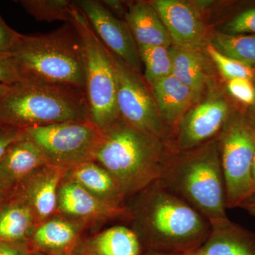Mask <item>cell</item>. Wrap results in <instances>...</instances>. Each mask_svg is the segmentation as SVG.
<instances>
[{
	"mask_svg": "<svg viewBox=\"0 0 255 255\" xmlns=\"http://www.w3.org/2000/svg\"><path fill=\"white\" fill-rule=\"evenodd\" d=\"M11 53L23 81L68 85L85 92L81 39L71 23L49 33L21 34Z\"/></svg>",
	"mask_w": 255,
	"mask_h": 255,
	"instance_id": "5b68a950",
	"label": "cell"
},
{
	"mask_svg": "<svg viewBox=\"0 0 255 255\" xmlns=\"http://www.w3.org/2000/svg\"><path fill=\"white\" fill-rule=\"evenodd\" d=\"M167 152L159 181L217 227L231 221L217 141Z\"/></svg>",
	"mask_w": 255,
	"mask_h": 255,
	"instance_id": "7a4b0ae2",
	"label": "cell"
},
{
	"mask_svg": "<svg viewBox=\"0 0 255 255\" xmlns=\"http://www.w3.org/2000/svg\"><path fill=\"white\" fill-rule=\"evenodd\" d=\"M31 255H45L41 254V253H36V252H35V253H32V254Z\"/></svg>",
	"mask_w": 255,
	"mask_h": 255,
	"instance_id": "60d3db41",
	"label": "cell"
},
{
	"mask_svg": "<svg viewBox=\"0 0 255 255\" xmlns=\"http://www.w3.org/2000/svg\"><path fill=\"white\" fill-rule=\"evenodd\" d=\"M152 95L164 123L179 124L189 107L199 97L187 86L171 75L155 82Z\"/></svg>",
	"mask_w": 255,
	"mask_h": 255,
	"instance_id": "d6986e66",
	"label": "cell"
},
{
	"mask_svg": "<svg viewBox=\"0 0 255 255\" xmlns=\"http://www.w3.org/2000/svg\"><path fill=\"white\" fill-rule=\"evenodd\" d=\"M33 253L28 241H0V255H31Z\"/></svg>",
	"mask_w": 255,
	"mask_h": 255,
	"instance_id": "d6a6232c",
	"label": "cell"
},
{
	"mask_svg": "<svg viewBox=\"0 0 255 255\" xmlns=\"http://www.w3.org/2000/svg\"><path fill=\"white\" fill-rule=\"evenodd\" d=\"M65 172L45 164L16 186L12 194L30 206L38 225L56 214L58 188Z\"/></svg>",
	"mask_w": 255,
	"mask_h": 255,
	"instance_id": "4fadbf2b",
	"label": "cell"
},
{
	"mask_svg": "<svg viewBox=\"0 0 255 255\" xmlns=\"http://www.w3.org/2000/svg\"><path fill=\"white\" fill-rule=\"evenodd\" d=\"M45 164L46 161L41 151L23 135L10 146L0 158V188L8 194H12L21 181Z\"/></svg>",
	"mask_w": 255,
	"mask_h": 255,
	"instance_id": "2e32d148",
	"label": "cell"
},
{
	"mask_svg": "<svg viewBox=\"0 0 255 255\" xmlns=\"http://www.w3.org/2000/svg\"><path fill=\"white\" fill-rule=\"evenodd\" d=\"M55 215L85 226L115 219H129L127 205H112L101 200L65 176L58 188Z\"/></svg>",
	"mask_w": 255,
	"mask_h": 255,
	"instance_id": "8fae6325",
	"label": "cell"
},
{
	"mask_svg": "<svg viewBox=\"0 0 255 255\" xmlns=\"http://www.w3.org/2000/svg\"><path fill=\"white\" fill-rule=\"evenodd\" d=\"M142 255H190L189 253H162V252H150L147 251L142 253Z\"/></svg>",
	"mask_w": 255,
	"mask_h": 255,
	"instance_id": "d590c367",
	"label": "cell"
},
{
	"mask_svg": "<svg viewBox=\"0 0 255 255\" xmlns=\"http://www.w3.org/2000/svg\"><path fill=\"white\" fill-rule=\"evenodd\" d=\"M252 180H253V193L255 191V152L253 157V164H252Z\"/></svg>",
	"mask_w": 255,
	"mask_h": 255,
	"instance_id": "74e56055",
	"label": "cell"
},
{
	"mask_svg": "<svg viewBox=\"0 0 255 255\" xmlns=\"http://www.w3.org/2000/svg\"><path fill=\"white\" fill-rule=\"evenodd\" d=\"M140 60L145 66L146 81L152 86L155 82L172 75L170 47L137 45Z\"/></svg>",
	"mask_w": 255,
	"mask_h": 255,
	"instance_id": "d4e9b609",
	"label": "cell"
},
{
	"mask_svg": "<svg viewBox=\"0 0 255 255\" xmlns=\"http://www.w3.org/2000/svg\"><path fill=\"white\" fill-rule=\"evenodd\" d=\"M253 107H254L255 112H253V117L252 118L251 120L249 121L250 123L251 124V125L253 126V127L255 128V102L254 104H253Z\"/></svg>",
	"mask_w": 255,
	"mask_h": 255,
	"instance_id": "ab89813d",
	"label": "cell"
},
{
	"mask_svg": "<svg viewBox=\"0 0 255 255\" xmlns=\"http://www.w3.org/2000/svg\"><path fill=\"white\" fill-rule=\"evenodd\" d=\"M65 122H91L86 94L77 87L24 80L0 99V127L23 130Z\"/></svg>",
	"mask_w": 255,
	"mask_h": 255,
	"instance_id": "277c9868",
	"label": "cell"
},
{
	"mask_svg": "<svg viewBox=\"0 0 255 255\" xmlns=\"http://www.w3.org/2000/svg\"><path fill=\"white\" fill-rule=\"evenodd\" d=\"M74 1L85 14L96 34L105 46L129 68L141 73L142 62L138 46L125 20L112 14L101 1Z\"/></svg>",
	"mask_w": 255,
	"mask_h": 255,
	"instance_id": "30bf717a",
	"label": "cell"
},
{
	"mask_svg": "<svg viewBox=\"0 0 255 255\" xmlns=\"http://www.w3.org/2000/svg\"><path fill=\"white\" fill-rule=\"evenodd\" d=\"M13 85H6V84L1 83L0 82V99L4 97L6 94L11 90V86Z\"/></svg>",
	"mask_w": 255,
	"mask_h": 255,
	"instance_id": "8d00e7d4",
	"label": "cell"
},
{
	"mask_svg": "<svg viewBox=\"0 0 255 255\" xmlns=\"http://www.w3.org/2000/svg\"><path fill=\"white\" fill-rule=\"evenodd\" d=\"M65 176L78 182L101 200L112 205L125 206V198L114 178L95 161L77 166L65 172Z\"/></svg>",
	"mask_w": 255,
	"mask_h": 255,
	"instance_id": "44dd1931",
	"label": "cell"
},
{
	"mask_svg": "<svg viewBox=\"0 0 255 255\" xmlns=\"http://www.w3.org/2000/svg\"><path fill=\"white\" fill-rule=\"evenodd\" d=\"M190 255H255V233L230 221L212 228L209 236Z\"/></svg>",
	"mask_w": 255,
	"mask_h": 255,
	"instance_id": "e0dca14e",
	"label": "cell"
},
{
	"mask_svg": "<svg viewBox=\"0 0 255 255\" xmlns=\"http://www.w3.org/2000/svg\"><path fill=\"white\" fill-rule=\"evenodd\" d=\"M87 255H142L141 243L132 228L116 226L96 235L85 243Z\"/></svg>",
	"mask_w": 255,
	"mask_h": 255,
	"instance_id": "7402d4cb",
	"label": "cell"
},
{
	"mask_svg": "<svg viewBox=\"0 0 255 255\" xmlns=\"http://www.w3.org/2000/svg\"><path fill=\"white\" fill-rule=\"evenodd\" d=\"M101 2L117 18H119L118 16L125 18L128 8L126 9L124 3L122 1H115V0H105V1H101Z\"/></svg>",
	"mask_w": 255,
	"mask_h": 255,
	"instance_id": "836d02e7",
	"label": "cell"
},
{
	"mask_svg": "<svg viewBox=\"0 0 255 255\" xmlns=\"http://www.w3.org/2000/svg\"><path fill=\"white\" fill-rule=\"evenodd\" d=\"M219 139L227 208H239L253 191L252 164L255 152V128L248 119L237 116L228 119Z\"/></svg>",
	"mask_w": 255,
	"mask_h": 255,
	"instance_id": "ba28073f",
	"label": "cell"
},
{
	"mask_svg": "<svg viewBox=\"0 0 255 255\" xmlns=\"http://www.w3.org/2000/svg\"><path fill=\"white\" fill-rule=\"evenodd\" d=\"M21 33L12 29L0 16V54L11 53L19 41Z\"/></svg>",
	"mask_w": 255,
	"mask_h": 255,
	"instance_id": "4dcf8cb0",
	"label": "cell"
},
{
	"mask_svg": "<svg viewBox=\"0 0 255 255\" xmlns=\"http://www.w3.org/2000/svg\"><path fill=\"white\" fill-rule=\"evenodd\" d=\"M110 53L117 78L119 119L167 145L168 131L166 124L140 74L129 68L112 52Z\"/></svg>",
	"mask_w": 255,
	"mask_h": 255,
	"instance_id": "9c48e42d",
	"label": "cell"
},
{
	"mask_svg": "<svg viewBox=\"0 0 255 255\" xmlns=\"http://www.w3.org/2000/svg\"><path fill=\"white\" fill-rule=\"evenodd\" d=\"M172 75L192 90L198 97L206 83L204 58L200 50L170 47Z\"/></svg>",
	"mask_w": 255,
	"mask_h": 255,
	"instance_id": "603a6c76",
	"label": "cell"
},
{
	"mask_svg": "<svg viewBox=\"0 0 255 255\" xmlns=\"http://www.w3.org/2000/svg\"><path fill=\"white\" fill-rule=\"evenodd\" d=\"M41 151L46 164L68 172L95 161L103 131L92 122H65L23 129Z\"/></svg>",
	"mask_w": 255,
	"mask_h": 255,
	"instance_id": "52a82bcc",
	"label": "cell"
},
{
	"mask_svg": "<svg viewBox=\"0 0 255 255\" xmlns=\"http://www.w3.org/2000/svg\"><path fill=\"white\" fill-rule=\"evenodd\" d=\"M157 10L174 46L200 50L205 40V28L196 10L180 0H157Z\"/></svg>",
	"mask_w": 255,
	"mask_h": 255,
	"instance_id": "5bb4252c",
	"label": "cell"
},
{
	"mask_svg": "<svg viewBox=\"0 0 255 255\" xmlns=\"http://www.w3.org/2000/svg\"><path fill=\"white\" fill-rule=\"evenodd\" d=\"M228 114V103L221 98L209 99L196 106L178 124L174 150H191L211 141L227 122Z\"/></svg>",
	"mask_w": 255,
	"mask_h": 255,
	"instance_id": "7c38bea8",
	"label": "cell"
},
{
	"mask_svg": "<svg viewBox=\"0 0 255 255\" xmlns=\"http://www.w3.org/2000/svg\"><path fill=\"white\" fill-rule=\"evenodd\" d=\"M11 195V194H8L0 188V205Z\"/></svg>",
	"mask_w": 255,
	"mask_h": 255,
	"instance_id": "f35d334b",
	"label": "cell"
},
{
	"mask_svg": "<svg viewBox=\"0 0 255 255\" xmlns=\"http://www.w3.org/2000/svg\"></svg>",
	"mask_w": 255,
	"mask_h": 255,
	"instance_id": "b9f144b4",
	"label": "cell"
},
{
	"mask_svg": "<svg viewBox=\"0 0 255 255\" xmlns=\"http://www.w3.org/2000/svg\"><path fill=\"white\" fill-rule=\"evenodd\" d=\"M70 23L80 35L85 68V94L90 119L105 130L119 119L117 84L110 50L96 34L82 10L73 1Z\"/></svg>",
	"mask_w": 255,
	"mask_h": 255,
	"instance_id": "8992f818",
	"label": "cell"
},
{
	"mask_svg": "<svg viewBox=\"0 0 255 255\" xmlns=\"http://www.w3.org/2000/svg\"><path fill=\"white\" fill-rule=\"evenodd\" d=\"M228 34L255 35V7L243 11L223 26Z\"/></svg>",
	"mask_w": 255,
	"mask_h": 255,
	"instance_id": "83f0119b",
	"label": "cell"
},
{
	"mask_svg": "<svg viewBox=\"0 0 255 255\" xmlns=\"http://www.w3.org/2000/svg\"><path fill=\"white\" fill-rule=\"evenodd\" d=\"M36 21L70 23L73 1L69 0H20L16 1Z\"/></svg>",
	"mask_w": 255,
	"mask_h": 255,
	"instance_id": "484cf974",
	"label": "cell"
},
{
	"mask_svg": "<svg viewBox=\"0 0 255 255\" xmlns=\"http://www.w3.org/2000/svg\"><path fill=\"white\" fill-rule=\"evenodd\" d=\"M30 206L11 194L0 205V241L26 242L38 226Z\"/></svg>",
	"mask_w": 255,
	"mask_h": 255,
	"instance_id": "ffe728a7",
	"label": "cell"
},
{
	"mask_svg": "<svg viewBox=\"0 0 255 255\" xmlns=\"http://www.w3.org/2000/svg\"><path fill=\"white\" fill-rule=\"evenodd\" d=\"M23 136L22 129L0 127V158L4 155L10 146Z\"/></svg>",
	"mask_w": 255,
	"mask_h": 255,
	"instance_id": "1f68e13d",
	"label": "cell"
},
{
	"mask_svg": "<svg viewBox=\"0 0 255 255\" xmlns=\"http://www.w3.org/2000/svg\"><path fill=\"white\" fill-rule=\"evenodd\" d=\"M14 56L11 53L0 54V82L6 85H14L23 82Z\"/></svg>",
	"mask_w": 255,
	"mask_h": 255,
	"instance_id": "f546056e",
	"label": "cell"
},
{
	"mask_svg": "<svg viewBox=\"0 0 255 255\" xmlns=\"http://www.w3.org/2000/svg\"><path fill=\"white\" fill-rule=\"evenodd\" d=\"M130 199L129 219L145 252L190 253L212 229L200 213L159 180Z\"/></svg>",
	"mask_w": 255,
	"mask_h": 255,
	"instance_id": "6da1fadb",
	"label": "cell"
},
{
	"mask_svg": "<svg viewBox=\"0 0 255 255\" xmlns=\"http://www.w3.org/2000/svg\"><path fill=\"white\" fill-rule=\"evenodd\" d=\"M85 226L58 215L38 225L30 236L32 250L45 255H71Z\"/></svg>",
	"mask_w": 255,
	"mask_h": 255,
	"instance_id": "9a60e30c",
	"label": "cell"
},
{
	"mask_svg": "<svg viewBox=\"0 0 255 255\" xmlns=\"http://www.w3.org/2000/svg\"><path fill=\"white\" fill-rule=\"evenodd\" d=\"M206 50L208 54L216 64L220 72L228 80L238 78L248 79L251 80L254 78L255 70L253 67L248 66L223 55L211 43L208 45Z\"/></svg>",
	"mask_w": 255,
	"mask_h": 255,
	"instance_id": "4316f807",
	"label": "cell"
},
{
	"mask_svg": "<svg viewBox=\"0 0 255 255\" xmlns=\"http://www.w3.org/2000/svg\"><path fill=\"white\" fill-rule=\"evenodd\" d=\"M239 208L244 209L251 216L255 218V191L242 203Z\"/></svg>",
	"mask_w": 255,
	"mask_h": 255,
	"instance_id": "e575fe53",
	"label": "cell"
},
{
	"mask_svg": "<svg viewBox=\"0 0 255 255\" xmlns=\"http://www.w3.org/2000/svg\"><path fill=\"white\" fill-rule=\"evenodd\" d=\"M227 89L230 95L242 103L248 105H253L254 104L255 87H253L251 80L244 78L229 80Z\"/></svg>",
	"mask_w": 255,
	"mask_h": 255,
	"instance_id": "f1b7e54d",
	"label": "cell"
},
{
	"mask_svg": "<svg viewBox=\"0 0 255 255\" xmlns=\"http://www.w3.org/2000/svg\"><path fill=\"white\" fill-rule=\"evenodd\" d=\"M95 161L105 168L126 199L159 180L167 145L119 119L102 130Z\"/></svg>",
	"mask_w": 255,
	"mask_h": 255,
	"instance_id": "3957f363",
	"label": "cell"
},
{
	"mask_svg": "<svg viewBox=\"0 0 255 255\" xmlns=\"http://www.w3.org/2000/svg\"><path fill=\"white\" fill-rule=\"evenodd\" d=\"M137 45L169 48L172 41L152 3L136 1L128 4L125 18Z\"/></svg>",
	"mask_w": 255,
	"mask_h": 255,
	"instance_id": "ac0fdd59",
	"label": "cell"
},
{
	"mask_svg": "<svg viewBox=\"0 0 255 255\" xmlns=\"http://www.w3.org/2000/svg\"><path fill=\"white\" fill-rule=\"evenodd\" d=\"M210 43L228 58L248 66L255 65V35H232L219 32L215 33Z\"/></svg>",
	"mask_w": 255,
	"mask_h": 255,
	"instance_id": "cb8c5ba5",
	"label": "cell"
}]
</instances>
